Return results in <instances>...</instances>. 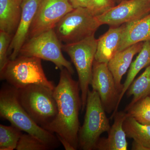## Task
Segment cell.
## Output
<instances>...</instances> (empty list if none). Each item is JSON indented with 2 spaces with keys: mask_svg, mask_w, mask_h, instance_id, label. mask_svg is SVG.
<instances>
[{
  "mask_svg": "<svg viewBox=\"0 0 150 150\" xmlns=\"http://www.w3.org/2000/svg\"><path fill=\"white\" fill-rule=\"evenodd\" d=\"M74 9L86 8L89 9L91 6V0H69Z\"/></svg>",
  "mask_w": 150,
  "mask_h": 150,
  "instance_id": "484cf974",
  "label": "cell"
},
{
  "mask_svg": "<svg viewBox=\"0 0 150 150\" xmlns=\"http://www.w3.org/2000/svg\"><path fill=\"white\" fill-rule=\"evenodd\" d=\"M126 112L139 123L150 126V96L139 100Z\"/></svg>",
  "mask_w": 150,
  "mask_h": 150,
  "instance_id": "44dd1931",
  "label": "cell"
},
{
  "mask_svg": "<svg viewBox=\"0 0 150 150\" xmlns=\"http://www.w3.org/2000/svg\"><path fill=\"white\" fill-rule=\"evenodd\" d=\"M128 116L126 111H117L113 116L114 122L107 138H100L95 150H127L128 143L123 128L124 120Z\"/></svg>",
  "mask_w": 150,
  "mask_h": 150,
  "instance_id": "4fadbf2b",
  "label": "cell"
},
{
  "mask_svg": "<svg viewBox=\"0 0 150 150\" xmlns=\"http://www.w3.org/2000/svg\"><path fill=\"white\" fill-rule=\"evenodd\" d=\"M91 6L89 10L94 16L104 13L116 5L113 0H91Z\"/></svg>",
  "mask_w": 150,
  "mask_h": 150,
  "instance_id": "d4e9b609",
  "label": "cell"
},
{
  "mask_svg": "<svg viewBox=\"0 0 150 150\" xmlns=\"http://www.w3.org/2000/svg\"><path fill=\"white\" fill-rule=\"evenodd\" d=\"M16 150H48V146L41 140L26 133L22 134L19 140Z\"/></svg>",
  "mask_w": 150,
  "mask_h": 150,
  "instance_id": "603a6c76",
  "label": "cell"
},
{
  "mask_svg": "<svg viewBox=\"0 0 150 150\" xmlns=\"http://www.w3.org/2000/svg\"><path fill=\"white\" fill-rule=\"evenodd\" d=\"M131 149L133 150H148L143 145L138 142L133 141L132 144Z\"/></svg>",
  "mask_w": 150,
  "mask_h": 150,
  "instance_id": "4316f807",
  "label": "cell"
},
{
  "mask_svg": "<svg viewBox=\"0 0 150 150\" xmlns=\"http://www.w3.org/2000/svg\"><path fill=\"white\" fill-rule=\"evenodd\" d=\"M62 44L54 29L28 38L20 51L19 55L37 57L54 63L60 70L65 68L72 75L74 70L71 63L62 52Z\"/></svg>",
  "mask_w": 150,
  "mask_h": 150,
  "instance_id": "ba28073f",
  "label": "cell"
},
{
  "mask_svg": "<svg viewBox=\"0 0 150 150\" xmlns=\"http://www.w3.org/2000/svg\"><path fill=\"white\" fill-rule=\"evenodd\" d=\"M0 78L18 89L33 84L45 86L53 90L55 87L46 77L41 59L33 56L19 55L14 60H10L0 71Z\"/></svg>",
  "mask_w": 150,
  "mask_h": 150,
  "instance_id": "3957f363",
  "label": "cell"
},
{
  "mask_svg": "<svg viewBox=\"0 0 150 150\" xmlns=\"http://www.w3.org/2000/svg\"><path fill=\"white\" fill-rule=\"evenodd\" d=\"M123 128L127 138L133 139L150 150V125L141 124L128 115L123 122Z\"/></svg>",
  "mask_w": 150,
  "mask_h": 150,
  "instance_id": "d6986e66",
  "label": "cell"
},
{
  "mask_svg": "<svg viewBox=\"0 0 150 150\" xmlns=\"http://www.w3.org/2000/svg\"><path fill=\"white\" fill-rule=\"evenodd\" d=\"M13 125H0V150L16 149L18 143L22 133Z\"/></svg>",
  "mask_w": 150,
  "mask_h": 150,
  "instance_id": "7402d4cb",
  "label": "cell"
},
{
  "mask_svg": "<svg viewBox=\"0 0 150 150\" xmlns=\"http://www.w3.org/2000/svg\"><path fill=\"white\" fill-rule=\"evenodd\" d=\"M20 102L36 124L44 129L56 118L58 107L53 90L33 84L18 89Z\"/></svg>",
  "mask_w": 150,
  "mask_h": 150,
  "instance_id": "277c9868",
  "label": "cell"
},
{
  "mask_svg": "<svg viewBox=\"0 0 150 150\" xmlns=\"http://www.w3.org/2000/svg\"><path fill=\"white\" fill-rule=\"evenodd\" d=\"M0 116L22 131L41 140L50 150L59 147L60 142L57 136L33 121L20 102L18 89L9 84L3 85L0 90Z\"/></svg>",
  "mask_w": 150,
  "mask_h": 150,
  "instance_id": "7a4b0ae2",
  "label": "cell"
},
{
  "mask_svg": "<svg viewBox=\"0 0 150 150\" xmlns=\"http://www.w3.org/2000/svg\"><path fill=\"white\" fill-rule=\"evenodd\" d=\"M64 68L61 70L59 83L53 92L58 107L56 118L44 129L56 134L66 150L78 149L80 110L82 100L79 84Z\"/></svg>",
  "mask_w": 150,
  "mask_h": 150,
  "instance_id": "6da1fadb",
  "label": "cell"
},
{
  "mask_svg": "<svg viewBox=\"0 0 150 150\" xmlns=\"http://www.w3.org/2000/svg\"><path fill=\"white\" fill-rule=\"evenodd\" d=\"M13 35L7 33L0 31V71H1L7 64L9 47L12 39Z\"/></svg>",
  "mask_w": 150,
  "mask_h": 150,
  "instance_id": "cb8c5ba5",
  "label": "cell"
},
{
  "mask_svg": "<svg viewBox=\"0 0 150 150\" xmlns=\"http://www.w3.org/2000/svg\"><path fill=\"white\" fill-rule=\"evenodd\" d=\"M115 2V4H119L121 2L124 1H127V0H113Z\"/></svg>",
  "mask_w": 150,
  "mask_h": 150,
  "instance_id": "83f0119b",
  "label": "cell"
},
{
  "mask_svg": "<svg viewBox=\"0 0 150 150\" xmlns=\"http://www.w3.org/2000/svg\"><path fill=\"white\" fill-rule=\"evenodd\" d=\"M150 41V13L125 24L118 51L136 43Z\"/></svg>",
  "mask_w": 150,
  "mask_h": 150,
  "instance_id": "9a60e30c",
  "label": "cell"
},
{
  "mask_svg": "<svg viewBox=\"0 0 150 150\" xmlns=\"http://www.w3.org/2000/svg\"><path fill=\"white\" fill-rule=\"evenodd\" d=\"M128 97L133 96L130 103L125 108V111L139 100L147 96H150V65L146 67L142 74L133 82L126 91Z\"/></svg>",
  "mask_w": 150,
  "mask_h": 150,
  "instance_id": "ffe728a7",
  "label": "cell"
},
{
  "mask_svg": "<svg viewBox=\"0 0 150 150\" xmlns=\"http://www.w3.org/2000/svg\"><path fill=\"white\" fill-rule=\"evenodd\" d=\"M150 13V0H127L97 16L102 25L116 27L144 17Z\"/></svg>",
  "mask_w": 150,
  "mask_h": 150,
  "instance_id": "30bf717a",
  "label": "cell"
},
{
  "mask_svg": "<svg viewBox=\"0 0 150 150\" xmlns=\"http://www.w3.org/2000/svg\"><path fill=\"white\" fill-rule=\"evenodd\" d=\"M97 41L98 39L93 35L76 43L62 44V50L69 56L77 72L81 92L82 112L86 109Z\"/></svg>",
  "mask_w": 150,
  "mask_h": 150,
  "instance_id": "8992f818",
  "label": "cell"
},
{
  "mask_svg": "<svg viewBox=\"0 0 150 150\" xmlns=\"http://www.w3.org/2000/svg\"><path fill=\"white\" fill-rule=\"evenodd\" d=\"M139 54L136 59L132 62L130 66L126 80L123 84V89L119 96L117 106L110 116L111 118H113L115 113L118 111L117 108L119 107V104L124 94L135 79L136 76L142 69L150 65V41L144 42L142 50Z\"/></svg>",
  "mask_w": 150,
  "mask_h": 150,
  "instance_id": "ac0fdd59",
  "label": "cell"
},
{
  "mask_svg": "<svg viewBox=\"0 0 150 150\" xmlns=\"http://www.w3.org/2000/svg\"><path fill=\"white\" fill-rule=\"evenodd\" d=\"M41 0H22L20 20L9 47L10 60L16 59L28 38L29 30Z\"/></svg>",
  "mask_w": 150,
  "mask_h": 150,
  "instance_id": "7c38bea8",
  "label": "cell"
},
{
  "mask_svg": "<svg viewBox=\"0 0 150 150\" xmlns=\"http://www.w3.org/2000/svg\"><path fill=\"white\" fill-rule=\"evenodd\" d=\"M83 125L80 128L78 136V149L95 150L101 134L108 132L110 127L109 120L98 93L89 90Z\"/></svg>",
  "mask_w": 150,
  "mask_h": 150,
  "instance_id": "5b68a950",
  "label": "cell"
},
{
  "mask_svg": "<svg viewBox=\"0 0 150 150\" xmlns=\"http://www.w3.org/2000/svg\"><path fill=\"white\" fill-rule=\"evenodd\" d=\"M124 26L111 27L98 39L95 61L108 64L118 52Z\"/></svg>",
  "mask_w": 150,
  "mask_h": 150,
  "instance_id": "2e32d148",
  "label": "cell"
},
{
  "mask_svg": "<svg viewBox=\"0 0 150 150\" xmlns=\"http://www.w3.org/2000/svg\"><path fill=\"white\" fill-rule=\"evenodd\" d=\"M91 85L92 90L99 94L105 112H114L117 106L120 92L108 64L94 61Z\"/></svg>",
  "mask_w": 150,
  "mask_h": 150,
  "instance_id": "8fae6325",
  "label": "cell"
},
{
  "mask_svg": "<svg viewBox=\"0 0 150 150\" xmlns=\"http://www.w3.org/2000/svg\"><path fill=\"white\" fill-rule=\"evenodd\" d=\"M144 43H136L118 51L108 63V69L112 73L120 94L123 88V84L121 83L122 78L130 68L134 56L142 50Z\"/></svg>",
  "mask_w": 150,
  "mask_h": 150,
  "instance_id": "5bb4252c",
  "label": "cell"
},
{
  "mask_svg": "<svg viewBox=\"0 0 150 150\" xmlns=\"http://www.w3.org/2000/svg\"><path fill=\"white\" fill-rule=\"evenodd\" d=\"M22 0H0V31L13 36L21 15Z\"/></svg>",
  "mask_w": 150,
  "mask_h": 150,
  "instance_id": "e0dca14e",
  "label": "cell"
},
{
  "mask_svg": "<svg viewBox=\"0 0 150 150\" xmlns=\"http://www.w3.org/2000/svg\"><path fill=\"white\" fill-rule=\"evenodd\" d=\"M100 25L96 16L88 9L80 7L67 13L54 30L62 43L69 44L95 35Z\"/></svg>",
  "mask_w": 150,
  "mask_h": 150,
  "instance_id": "52a82bcc",
  "label": "cell"
},
{
  "mask_svg": "<svg viewBox=\"0 0 150 150\" xmlns=\"http://www.w3.org/2000/svg\"><path fill=\"white\" fill-rule=\"evenodd\" d=\"M74 9L69 0H41L28 39L54 29L59 21Z\"/></svg>",
  "mask_w": 150,
  "mask_h": 150,
  "instance_id": "9c48e42d",
  "label": "cell"
}]
</instances>
